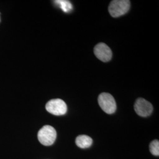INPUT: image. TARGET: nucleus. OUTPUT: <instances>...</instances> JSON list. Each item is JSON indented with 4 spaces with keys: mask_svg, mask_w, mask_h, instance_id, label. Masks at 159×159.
Instances as JSON below:
<instances>
[{
    "mask_svg": "<svg viewBox=\"0 0 159 159\" xmlns=\"http://www.w3.org/2000/svg\"><path fill=\"white\" fill-rule=\"evenodd\" d=\"M37 136L41 144L48 146L55 142L57 138V132L53 127L46 125L40 129Z\"/></svg>",
    "mask_w": 159,
    "mask_h": 159,
    "instance_id": "f257e3e1",
    "label": "nucleus"
},
{
    "mask_svg": "<svg viewBox=\"0 0 159 159\" xmlns=\"http://www.w3.org/2000/svg\"><path fill=\"white\" fill-rule=\"evenodd\" d=\"M130 2L128 0H114L108 7V11L113 17H119L129 11Z\"/></svg>",
    "mask_w": 159,
    "mask_h": 159,
    "instance_id": "f03ea898",
    "label": "nucleus"
},
{
    "mask_svg": "<svg viewBox=\"0 0 159 159\" xmlns=\"http://www.w3.org/2000/svg\"><path fill=\"white\" fill-rule=\"evenodd\" d=\"M99 106L102 110L107 114H113L116 110V103L113 97L110 94L102 93L98 98Z\"/></svg>",
    "mask_w": 159,
    "mask_h": 159,
    "instance_id": "7ed1b4c3",
    "label": "nucleus"
},
{
    "mask_svg": "<svg viewBox=\"0 0 159 159\" xmlns=\"http://www.w3.org/2000/svg\"><path fill=\"white\" fill-rule=\"evenodd\" d=\"M47 111L55 116H63L67 113V106L63 100L52 99L46 104Z\"/></svg>",
    "mask_w": 159,
    "mask_h": 159,
    "instance_id": "20e7f679",
    "label": "nucleus"
},
{
    "mask_svg": "<svg viewBox=\"0 0 159 159\" xmlns=\"http://www.w3.org/2000/svg\"><path fill=\"white\" fill-rule=\"evenodd\" d=\"M134 110L139 116L146 117L152 113L153 108L150 102L144 98H140L137 100L134 104Z\"/></svg>",
    "mask_w": 159,
    "mask_h": 159,
    "instance_id": "39448f33",
    "label": "nucleus"
},
{
    "mask_svg": "<svg viewBox=\"0 0 159 159\" xmlns=\"http://www.w3.org/2000/svg\"><path fill=\"white\" fill-rule=\"evenodd\" d=\"M94 52L97 58L103 62H108L112 57L111 49L104 43H99L95 46Z\"/></svg>",
    "mask_w": 159,
    "mask_h": 159,
    "instance_id": "423d86ee",
    "label": "nucleus"
},
{
    "mask_svg": "<svg viewBox=\"0 0 159 159\" xmlns=\"http://www.w3.org/2000/svg\"><path fill=\"white\" fill-rule=\"evenodd\" d=\"M75 143L79 148H87L91 146L93 140L90 137L87 135H80L75 139Z\"/></svg>",
    "mask_w": 159,
    "mask_h": 159,
    "instance_id": "0eeeda50",
    "label": "nucleus"
},
{
    "mask_svg": "<svg viewBox=\"0 0 159 159\" xmlns=\"http://www.w3.org/2000/svg\"><path fill=\"white\" fill-rule=\"evenodd\" d=\"M54 2L60 7L64 12H69L73 10V6L71 3L67 0H57Z\"/></svg>",
    "mask_w": 159,
    "mask_h": 159,
    "instance_id": "6e6552de",
    "label": "nucleus"
},
{
    "mask_svg": "<svg viewBox=\"0 0 159 159\" xmlns=\"http://www.w3.org/2000/svg\"><path fill=\"white\" fill-rule=\"evenodd\" d=\"M150 151L151 153L154 156H159V142L157 140H154L150 144Z\"/></svg>",
    "mask_w": 159,
    "mask_h": 159,
    "instance_id": "1a4fd4ad",
    "label": "nucleus"
},
{
    "mask_svg": "<svg viewBox=\"0 0 159 159\" xmlns=\"http://www.w3.org/2000/svg\"><path fill=\"white\" fill-rule=\"evenodd\" d=\"M0 21H1V18H0Z\"/></svg>",
    "mask_w": 159,
    "mask_h": 159,
    "instance_id": "9d476101",
    "label": "nucleus"
}]
</instances>
